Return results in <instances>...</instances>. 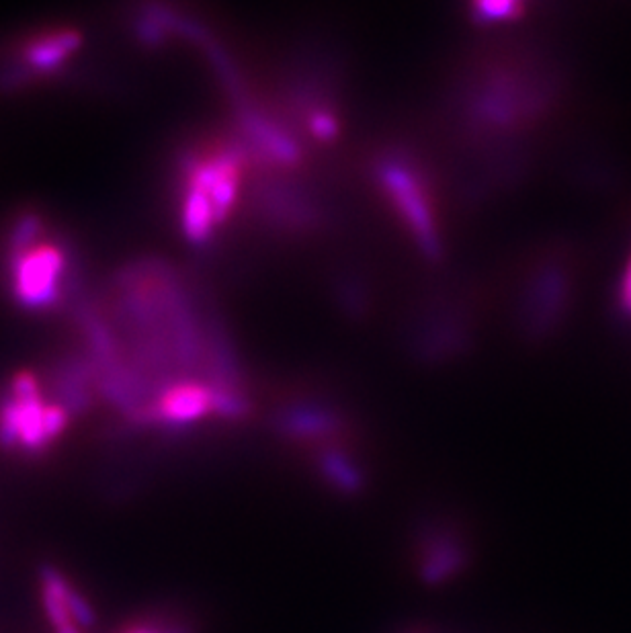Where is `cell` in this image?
<instances>
[{
  "mask_svg": "<svg viewBox=\"0 0 631 633\" xmlns=\"http://www.w3.org/2000/svg\"><path fill=\"white\" fill-rule=\"evenodd\" d=\"M87 404L89 388L68 363L46 377L23 369L0 396V445L27 455L44 453L70 427L72 414Z\"/></svg>",
  "mask_w": 631,
  "mask_h": 633,
  "instance_id": "6da1fadb",
  "label": "cell"
},
{
  "mask_svg": "<svg viewBox=\"0 0 631 633\" xmlns=\"http://www.w3.org/2000/svg\"><path fill=\"white\" fill-rule=\"evenodd\" d=\"M3 277L7 293L23 312H54L74 291L72 248L46 218L25 211L7 228Z\"/></svg>",
  "mask_w": 631,
  "mask_h": 633,
  "instance_id": "7a4b0ae2",
  "label": "cell"
},
{
  "mask_svg": "<svg viewBox=\"0 0 631 633\" xmlns=\"http://www.w3.org/2000/svg\"><path fill=\"white\" fill-rule=\"evenodd\" d=\"M80 48V33L74 29H48L27 37L15 50L11 66H7L5 82L21 84L48 78L68 64L70 56Z\"/></svg>",
  "mask_w": 631,
  "mask_h": 633,
  "instance_id": "3957f363",
  "label": "cell"
},
{
  "mask_svg": "<svg viewBox=\"0 0 631 633\" xmlns=\"http://www.w3.org/2000/svg\"><path fill=\"white\" fill-rule=\"evenodd\" d=\"M214 394L216 390H209L197 384H177L160 394L158 402L144 414L140 422H150V425H168L181 427L187 422L197 420L207 410L214 408Z\"/></svg>",
  "mask_w": 631,
  "mask_h": 633,
  "instance_id": "277c9868",
  "label": "cell"
},
{
  "mask_svg": "<svg viewBox=\"0 0 631 633\" xmlns=\"http://www.w3.org/2000/svg\"><path fill=\"white\" fill-rule=\"evenodd\" d=\"M384 183L390 189V193L394 195V199L398 201L402 214L406 216L410 226L416 230L418 242L429 250V255H437L439 244H437V238L433 232L429 209L423 201V195L418 193L414 181L408 177L406 171H402L400 166H386L384 168Z\"/></svg>",
  "mask_w": 631,
  "mask_h": 633,
  "instance_id": "5b68a950",
  "label": "cell"
},
{
  "mask_svg": "<svg viewBox=\"0 0 631 633\" xmlns=\"http://www.w3.org/2000/svg\"><path fill=\"white\" fill-rule=\"evenodd\" d=\"M70 590L72 586L62 572L52 566L41 568V601L56 633H80L68 607Z\"/></svg>",
  "mask_w": 631,
  "mask_h": 633,
  "instance_id": "8992f818",
  "label": "cell"
},
{
  "mask_svg": "<svg viewBox=\"0 0 631 633\" xmlns=\"http://www.w3.org/2000/svg\"><path fill=\"white\" fill-rule=\"evenodd\" d=\"M216 218L212 214V207H209L207 197L199 189H191L187 199H185V209H183V226L185 232L191 240L203 242L209 232H212Z\"/></svg>",
  "mask_w": 631,
  "mask_h": 633,
  "instance_id": "52a82bcc",
  "label": "cell"
},
{
  "mask_svg": "<svg viewBox=\"0 0 631 633\" xmlns=\"http://www.w3.org/2000/svg\"><path fill=\"white\" fill-rule=\"evenodd\" d=\"M461 566V552L453 543H443L435 545L427 556V562L423 566V574L429 582H439L445 580L451 572H455Z\"/></svg>",
  "mask_w": 631,
  "mask_h": 633,
  "instance_id": "ba28073f",
  "label": "cell"
},
{
  "mask_svg": "<svg viewBox=\"0 0 631 633\" xmlns=\"http://www.w3.org/2000/svg\"><path fill=\"white\" fill-rule=\"evenodd\" d=\"M322 470L336 488H341L345 492H355L361 488V476L355 472L351 463L341 455H336V453L326 455L322 459Z\"/></svg>",
  "mask_w": 631,
  "mask_h": 633,
  "instance_id": "9c48e42d",
  "label": "cell"
},
{
  "mask_svg": "<svg viewBox=\"0 0 631 633\" xmlns=\"http://www.w3.org/2000/svg\"><path fill=\"white\" fill-rule=\"evenodd\" d=\"M334 427V420L324 414H296L287 420V429L298 435H322Z\"/></svg>",
  "mask_w": 631,
  "mask_h": 633,
  "instance_id": "30bf717a",
  "label": "cell"
},
{
  "mask_svg": "<svg viewBox=\"0 0 631 633\" xmlns=\"http://www.w3.org/2000/svg\"><path fill=\"white\" fill-rule=\"evenodd\" d=\"M312 125H314V132L320 136V138H330L332 134H334V121H332V117H328V115H316L314 117V121H312Z\"/></svg>",
  "mask_w": 631,
  "mask_h": 633,
  "instance_id": "8fae6325",
  "label": "cell"
},
{
  "mask_svg": "<svg viewBox=\"0 0 631 633\" xmlns=\"http://www.w3.org/2000/svg\"><path fill=\"white\" fill-rule=\"evenodd\" d=\"M125 633H166V627H160V625H136L132 627L130 631Z\"/></svg>",
  "mask_w": 631,
  "mask_h": 633,
  "instance_id": "7c38bea8",
  "label": "cell"
}]
</instances>
